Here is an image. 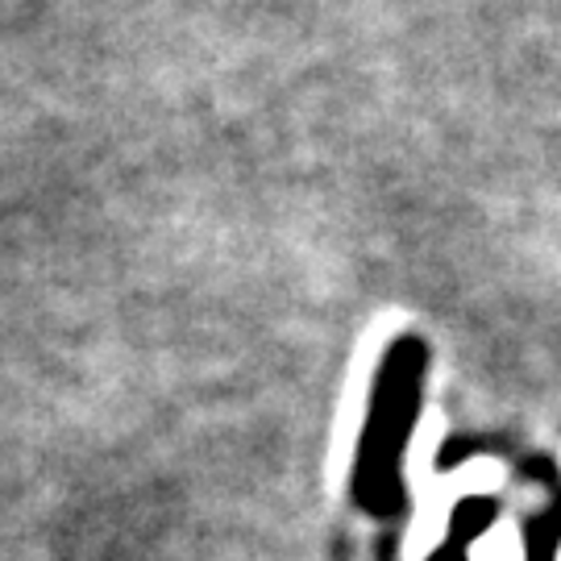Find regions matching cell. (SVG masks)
<instances>
[{"instance_id":"2","label":"cell","mask_w":561,"mask_h":561,"mask_svg":"<svg viewBox=\"0 0 561 561\" xmlns=\"http://www.w3.org/2000/svg\"><path fill=\"white\" fill-rule=\"evenodd\" d=\"M491 520H495V503H491V500H466L458 507V516H454V533H449L454 541L445 545L433 561H466V558H461V549L474 541V537H479Z\"/></svg>"},{"instance_id":"1","label":"cell","mask_w":561,"mask_h":561,"mask_svg":"<svg viewBox=\"0 0 561 561\" xmlns=\"http://www.w3.org/2000/svg\"><path fill=\"white\" fill-rule=\"evenodd\" d=\"M428 362V341L403 333L382 350L370 382L366 424L354 454V503L382 520L403 512V454L421 416Z\"/></svg>"}]
</instances>
